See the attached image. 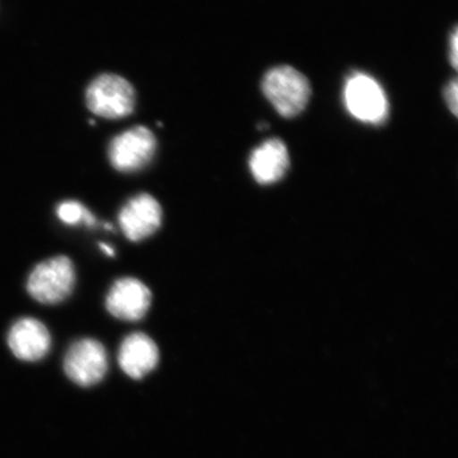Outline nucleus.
Returning <instances> with one entry per match:
<instances>
[{"mask_svg": "<svg viewBox=\"0 0 458 458\" xmlns=\"http://www.w3.org/2000/svg\"><path fill=\"white\" fill-rule=\"evenodd\" d=\"M262 89L282 116L294 117L309 104L311 87L309 81L292 66H276L265 75Z\"/></svg>", "mask_w": 458, "mask_h": 458, "instance_id": "1", "label": "nucleus"}, {"mask_svg": "<svg viewBox=\"0 0 458 458\" xmlns=\"http://www.w3.org/2000/svg\"><path fill=\"white\" fill-rule=\"evenodd\" d=\"M75 269L68 256H55L40 262L30 274L27 291L33 300L44 304H57L73 292Z\"/></svg>", "mask_w": 458, "mask_h": 458, "instance_id": "2", "label": "nucleus"}, {"mask_svg": "<svg viewBox=\"0 0 458 458\" xmlns=\"http://www.w3.org/2000/svg\"><path fill=\"white\" fill-rule=\"evenodd\" d=\"M87 106L104 119L129 116L135 107V90L125 78L102 74L90 82L86 92Z\"/></svg>", "mask_w": 458, "mask_h": 458, "instance_id": "3", "label": "nucleus"}, {"mask_svg": "<svg viewBox=\"0 0 458 458\" xmlns=\"http://www.w3.org/2000/svg\"><path fill=\"white\" fill-rule=\"evenodd\" d=\"M344 102L349 114L360 122L381 123L387 119L388 101L385 90L369 74L354 73L348 78Z\"/></svg>", "mask_w": 458, "mask_h": 458, "instance_id": "4", "label": "nucleus"}, {"mask_svg": "<svg viewBox=\"0 0 458 458\" xmlns=\"http://www.w3.org/2000/svg\"><path fill=\"white\" fill-rule=\"evenodd\" d=\"M155 134L146 126H135L116 135L108 147V158L114 170L132 174L143 170L156 155Z\"/></svg>", "mask_w": 458, "mask_h": 458, "instance_id": "5", "label": "nucleus"}, {"mask_svg": "<svg viewBox=\"0 0 458 458\" xmlns=\"http://www.w3.org/2000/svg\"><path fill=\"white\" fill-rule=\"evenodd\" d=\"M107 352L98 340H78L66 352L65 375L75 385L90 387L99 384L106 376Z\"/></svg>", "mask_w": 458, "mask_h": 458, "instance_id": "6", "label": "nucleus"}, {"mask_svg": "<svg viewBox=\"0 0 458 458\" xmlns=\"http://www.w3.org/2000/svg\"><path fill=\"white\" fill-rule=\"evenodd\" d=\"M162 216L164 212L157 199L141 192L126 201L117 219L125 237L132 242H140L158 231Z\"/></svg>", "mask_w": 458, "mask_h": 458, "instance_id": "7", "label": "nucleus"}, {"mask_svg": "<svg viewBox=\"0 0 458 458\" xmlns=\"http://www.w3.org/2000/svg\"><path fill=\"white\" fill-rule=\"evenodd\" d=\"M152 293L140 279L126 276L116 280L108 291L106 309L123 321H140L149 310Z\"/></svg>", "mask_w": 458, "mask_h": 458, "instance_id": "8", "label": "nucleus"}, {"mask_svg": "<svg viewBox=\"0 0 458 458\" xmlns=\"http://www.w3.org/2000/svg\"><path fill=\"white\" fill-rule=\"evenodd\" d=\"M8 345L18 360L38 361L47 357L51 348V335L38 319H18L8 334Z\"/></svg>", "mask_w": 458, "mask_h": 458, "instance_id": "9", "label": "nucleus"}, {"mask_svg": "<svg viewBox=\"0 0 458 458\" xmlns=\"http://www.w3.org/2000/svg\"><path fill=\"white\" fill-rule=\"evenodd\" d=\"M117 360L126 375L140 379L152 372L158 364V346L147 334H131L123 339Z\"/></svg>", "mask_w": 458, "mask_h": 458, "instance_id": "10", "label": "nucleus"}, {"mask_svg": "<svg viewBox=\"0 0 458 458\" xmlns=\"http://www.w3.org/2000/svg\"><path fill=\"white\" fill-rule=\"evenodd\" d=\"M288 167V149L279 140L264 141L250 157V170L252 176L262 185H269L282 179Z\"/></svg>", "mask_w": 458, "mask_h": 458, "instance_id": "11", "label": "nucleus"}, {"mask_svg": "<svg viewBox=\"0 0 458 458\" xmlns=\"http://www.w3.org/2000/svg\"><path fill=\"white\" fill-rule=\"evenodd\" d=\"M56 216L63 223L68 225L84 223L87 225H95L96 218L92 213L80 201L66 200L57 205Z\"/></svg>", "mask_w": 458, "mask_h": 458, "instance_id": "12", "label": "nucleus"}, {"mask_svg": "<svg viewBox=\"0 0 458 458\" xmlns=\"http://www.w3.org/2000/svg\"><path fill=\"white\" fill-rule=\"evenodd\" d=\"M445 101L448 107L451 108L452 114H457L458 110V87L457 81H452L445 89Z\"/></svg>", "mask_w": 458, "mask_h": 458, "instance_id": "13", "label": "nucleus"}, {"mask_svg": "<svg viewBox=\"0 0 458 458\" xmlns=\"http://www.w3.org/2000/svg\"><path fill=\"white\" fill-rule=\"evenodd\" d=\"M458 38H457V30H454V32L452 33L451 36V63L452 65L456 68L457 66V60H458Z\"/></svg>", "mask_w": 458, "mask_h": 458, "instance_id": "14", "label": "nucleus"}, {"mask_svg": "<svg viewBox=\"0 0 458 458\" xmlns=\"http://www.w3.org/2000/svg\"><path fill=\"white\" fill-rule=\"evenodd\" d=\"M101 249L104 250L105 254H106L107 256L114 255L113 247L107 246L106 243H101Z\"/></svg>", "mask_w": 458, "mask_h": 458, "instance_id": "15", "label": "nucleus"}]
</instances>
